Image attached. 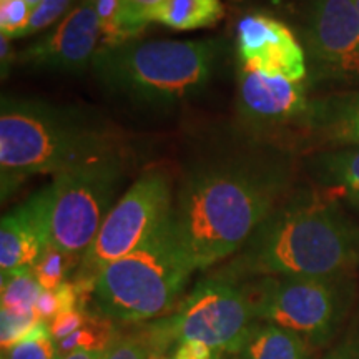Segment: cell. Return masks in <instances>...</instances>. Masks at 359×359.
I'll return each mask as SVG.
<instances>
[{"label": "cell", "mask_w": 359, "mask_h": 359, "mask_svg": "<svg viewBox=\"0 0 359 359\" xmlns=\"http://www.w3.org/2000/svg\"><path fill=\"white\" fill-rule=\"evenodd\" d=\"M290 183L286 156L262 145L195 165L172 208L175 233L191 266L206 269L235 257L285 200Z\"/></svg>", "instance_id": "1"}, {"label": "cell", "mask_w": 359, "mask_h": 359, "mask_svg": "<svg viewBox=\"0 0 359 359\" xmlns=\"http://www.w3.org/2000/svg\"><path fill=\"white\" fill-rule=\"evenodd\" d=\"M359 268V226L320 196L283 200L218 275L236 281L263 276H339Z\"/></svg>", "instance_id": "2"}, {"label": "cell", "mask_w": 359, "mask_h": 359, "mask_svg": "<svg viewBox=\"0 0 359 359\" xmlns=\"http://www.w3.org/2000/svg\"><path fill=\"white\" fill-rule=\"evenodd\" d=\"M120 150L115 130L75 105L4 95L0 103L2 201L39 175H55Z\"/></svg>", "instance_id": "3"}, {"label": "cell", "mask_w": 359, "mask_h": 359, "mask_svg": "<svg viewBox=\"0 0 359 359\" xmlns=\"http://www.w3.org/2000/svg\"><path fill=\"white\" fill-rule=\"evenodd\" d=\"M226 42L148 40L100 47L92 74L107 95L138 109L170 110L200 95L213 82Z\"/></svg>", "instance_id": "4"}, {"label": "cell", "mask_w": 359, "mask_h": 359, "mask_svg": "<svg viewBox=\"0 0 359 359\" xmlns=\"http://www.w3.org/2000/svg\"><path fill=\"white\" fill-rule=\"evenodd\" d=\"M193 271L170 215L145 243L102 269L92 302L97 313L114 323L158 320L175 306Z\"/></svg>", "instance_id": "5"}, {"label": "cell", "mask_w": 359, "mask_h": 359, "mask_svg": "<svg viewBox=\"0 0 359 359\" xmlns=\"http://www.w3.org/2000/svg\"><path fill=\"white\" fill-rule=\"evenodd\" d=\"M243 283L255 320L294 331L313 349L330 346L356 306L354 275L263 276Z\"/></svg>", "instance_id": "6"}, {"label": "cell", "mask_w": 359, "mask_h": 359, "mask_svg": "<svg viewBox=\"0 0 359 359\" xmlns=\"http://www.w3.org/2000/svg\"><path fill=\"white\" fill-rule=\"evenodd\" d=\"M255 321L245 283L213 273L173 313L148 323L138 336L154 354H165L183 341H200L236 356Z\"/></svg>", "instance_id": "7"}, {"label": "cell", "mask_w": 359, "mask_h": 359, "mask_svg": "<svg viewBox=\"0 0 359 359\" xmlns=\"http://www.w3.org/2000/svg\"><path fill=\"white\" fill-rule=\"evenodd\" d=\"M125 173L127 161L118 150L55 175L43 188L47 245L83 258L114 208Z\"/></svg>", "instance_id": "8"}, {"label": "cell", "mask_w": 359, "mask_h": 359, "mask_svg": "<svg viewBox=\"0 0 359 359\" xmlns=\"http://www.w3.org/2000/svg\"><path fill=\"white\" fill-rule=\"evenodd\" d=\"M172 208V178L161 170L142 175L125 191L74 273V283L85 303L92 298L93 283L102 269L145 243L170 218Z\"/></svg>", "instance_id": "9"}, {"label": "cell", "mask_w": 359, "mask_h": 359, "mask_svg": "<svg viewBox=\"0 0 359 359\" xmlns=\"http://www.w3.org/2000/svg\"><path fill=\"white\" fill-rule=\"evenodd\" d=\"M303 47L316 77L359 82V12L353 0H311Z\"/></svg>", "instance_id": "10"}, {"label": "cell", "mask_w": 359, "mask_h": 359, "mask_svg": "<svg viewBox=\"0 0 359 359\" xmlns=\"http://www.w3.org/2000/svg\"><path fill=\"white\" fill-rule=\"evenodd\" d=\"M309 109L306 82L266 77L238 65L236 115L248 133L263 137L288 125L304 127Z\"/></svg>", "instance_id": "11"}, {"label": "cell", "mask_w": 359, "mask_h": 359, "mask_svg": "<svg viewBox=\"0 0 359 359\" xmlns=\"http://www.w3.org/2000/svg\"><path fill=\"white\" fill-rule=\"evenodd\" d=\"M100 35L97 0H83L52 32L24 48L17 64L39 72L80 75L92 70Z\"/></svg>", "instance_id": "12"}, {"label": "cell", "mask_w": 359, "mask_h": 359, "mask_svg": "<svg viewBox=\"0 0 359 359\" xmlns=\"http://www.w3.org/2000/svg\"><path fill=\"white\" fill-rule=\"evenodd\" d=\"M238 65L266 77L306 82L308 58L293 30L275 17L248 13L236 27Z\"/></svg>", "instance_id": "13"}, {"label": "cell", "mask_w": 359, "mask_h": 359, "mask_svg": "<svg viewBox=\"0 0 359 359\" xmlns=\"http://www.w3.org/2000/svg\"><path fill=\"white\" fill-rule=\"evenodd\" d=\"M45 193L43 188L30 196L25 203L4 215L0 223V271L2 276L32 268L42 250L45 240Z\"/></svg>", "instance_id": "14"}, {"label": "cell", "mask_w": 359, "mask_h": 359, "mask_svg": "<svg viewBox=\"0 0 359 359\" xmlns=\"http://www.w3.org/2000/svg\"><path fill=\"white\" fill-rule=\"evenodd\" d=\"M304 128L327 145L359 147V92L313 102Z\"/></svg>", "instance_id": "15"}, {"label": "cell", "mask_w": 359, "mask_h": 359, "mask_svg": "<svg viewBox=\"0 0 359 359\" xmlns=\"http://www.w3.org/2000/svg\"><path fill=\"white\" fill-rule=\"evenodd\" d=\"M238 359H313V348L303 336L273 323L250 326Z\"/></svg>", "instance_id": "16"}, {"label": "cell", "mask_w": 359, "mask_h": 359, "mask_svg": "<svg viewBox=\"0 0 359 359\" xmlns=\"http://www.w3.org/2000/svg\"><path fill=\"white\" fill-rule=\"evenodd\" d=\"M314 173L359 210V147L327 150L314 158Z\"/></svg>", "instance_id": "17"}, {"label": "cell", "mask_w": 359, "mask_h": 359, "mask_svg": "<svg viewBox=\"0 0 359 359\" xmlns=\"http://www.w3.org/2000/svg\"><path fill=\"white\" fill-rule=\"evenodd\" d=\"M223 15L222 0H165L155 11L151 22L172 30L190 32L217 25Z\"/></svg>", "instance_id": "18"}, {"label": "cell", "mask_w": 359, "mask_h": 359, "mask_svg": "<svg viewBox=\"0 0 359 359\" xmlns=\"http://www.w3.org/2000/svg\"><path fill=\"white\" fill-rule=\"evenodd\" d=\"M42 286L32 268L2 276V309L13 314H34Z\"/></svg>", "instance_id": "19"}, {"label": "cell", "mask_w": 359, "mask_h": 359, "mask_svg": "<svg viewBox=\"0 0 359 359\" xmlns=\"http://www.w3.org/2000/svg\"><path fill=\"white\" fill-rule=\"evenodd\" d=\"M165 0H118L115 17V32L110 45H118L135 39L151 24V17ZM105 45V47H110Z\"/></svg>", "instance_id": "20"}, {"label": "cell", "mask_w": 359, "mask_h": 359, "mask_svg": "<svg viewBox=\"0 0 359 359\" xmlns=\"http://www.w3.org/2000/svg\"><path fill=\"white\" fill-rule=\"evenodd\" d=\"M80 262L82 257H74L47 245L32 266V271L42 290H55L65 283L70 273L77 271Z\"/></svg>", "instance_id": "21"}, {"label": "cell", "mask_w": 359, "mask_h": 359, "mask_svg": "<svg viewBox=\"0 0 359 359\" xmlns=\"http://www.w3.org/2000/svg\"><path fill=\"white\" fill-rule=\"evenodd\" d=\"M2 359H60L57 343L52 338L50 325L39 321L19 344L2 351Z\"/></svg>", "instance_id": "22"}, {"label": "cell", "mask_w": 359, "mask_h": 359, "mask_svg": "<svg viewBox=\"0 0 359 359\" xmlns=\"http://www.w3.org/2000/svg\"><path fill=\"white\" fill-rule=\"evenodd\" d=\"M321 359H359V302L351 316Z\"/></svg>", "instance_id": "23"}, {"label": "cell", "mask_w": 359, "mask_h": 359, "mask_svg": "<svg viewBox=\"0 0 359 359\" xmlns=\"http://www.w3.org/2000/svg\"><path fill=\"white\" fill-rule=\"evenodd\" d=\"M72 2H74V0H42V2L34 8L32 13H30V19L27 22L25 29L22 30L19 39L42 32L43 29L55 24V22L69 11Z\"/></svg>", "instance_id": "24"}, {"label": "cell", "mask_w": 359, "mask_h": 359, "mask_svg": "<svg viewBox=\"0 0 359 359\" xmlns=\"http://www.w3.org/2000/svg\"><path fill=\"white\" fill-rule=\"evenodd\" d=\"M40 320L34 314H13L2 309V333H0V344L2 351H7L19 344L30 331L34 330Z\"/></svg>", "instance_id": "25"}, {"label": "cell", "mask_w": 359, "mask_h": 359, "mask_svg": "<svg viewBox=\"0 0 359 359\" xmlns=\"http://www.w3.org/2000/svg\"><path fill=\"white\" fill-rule=\"evenodd\" d=\"M30 13H32V8L27 6L25 0L0 2V32H2V37L8 40L19 39L30 19Z\"/></svg>", "instance_id": "26"}, {"label": "cell", "mask_w": 359, "mask_h": 359, "mask_svg": "<svg viewBox=\"0 0 359 359\" xmlns=\"http://www.w3.org/2000/svg\"><path fill=\"white\" fill-rule=\"evenodd\" d=\"M150 348L138 333L116 336V339L103 353V359H150Z\"/></svg>", "instance_id": "27"}, {"label": "cell", "mask_w": 359, "mask_h": 359, "mask_svg": "<svg viewBox=\"0 0 359 359\" xmlns=\"http://www.w3.org/2000/svg\"><path fill=\"white\" fill-rule=\"evenodd\" d=\"M88 313L90 311H87V309H74V311L60 314L52 323H48L50 325L52 338L55 339V343L65 339L67 336L74 334L75 331L82 330L88 321Z\"/></svg>", "instance_id": "28"}, {"label": "cell", "mask_w": 359, "mask_h": 359, "mask_svg": "<svg viewBox=\"0 0 359 359\" xmlns=\"http://www.w3.org/2000/svg\"><path fill=\"white\" fill-rule=\"evenodd\" d=\"M34 313L40 321H45V323H52L55 318L65 313L64 304H62L60 294H58L57 288L42 290V293H40L37 299V304H35Z\"/></svg>", "instance_id": "29"}, {"label": "cell", "mask_w": 359, "mask_h": 359, "mask_svg": "<svg viewBox=\"0 0 359 359\" xmlns=\"http://www.w3.org/2000/svg\"><path fill=\"white\" fill-rule=\"evenodd\" d=\"M118 11V0H97V13L100 19L103 43L100 47L110 45L115 32V17Z\"/></svg>", "instance_id": "30"}, {"label": "cell", "mask_w": 359, "mask_h": 359, "mask_svg": "<svg viewBox=\"0 0 359 359\" xmlns=\"http://www.w3.org/2000/svg\"><path fill=\"white\" fill-rule=\"evenodd\" d=\"M215 349L200 341H183L173 349L172 359H215Z\"/></svg>", "instance_id": "31"}, {"label": "cell", "mask_w": 359, "mask_h": 359, "mask_svg": "<svg viewBox=\"0 0 359 359\" xmlns=\"http://www.w3.org/2000/svg\"><path fill=\"white\" fill-rule=\"evenodd\" d=\"M11 40L2 37L0 39V47H2V77L6 79L7 74H8V69H11V65L13 64V55H12V47H11Z\"/></svg>", "instance_id": "32"}, {"label": "cell", "mask_w": 359, "mask_h": 359, "mask_svg": "<svg viewBox=\"0 0 359 359\" xmlns=\"http://www.w3.org/2000/svg\"><path fill=\"white\" fill-rule=\"evenodd\" d=\"M105 351H87V349H77V351L67 354L62 359H103Z\"/></svg>", "instance_id": "33"}, {"label": "cell", "mask_w": 359, "mask_h": 359, "mask_svg": "<svg viewBox=\"0 0 359 359\" xmlns=\"http://www.w3.org/2000/svg\"><path fill=\"white\" fill-rule=\"evenodd\" d=\"M40 2H42V0H25V4H27V6H29L30 8H32V11H34V8L35 7H37L39 6V4Z\"/></svg>", "instance_id": "34"}, {"label": "cell", "mask_w": 359, "mask_h": 359, "mask_svg": "<svg viewBox=\"0 0 359 359\" xmlns=\"http://www.w3.org/2000/svg\"><path fill=\"white\" fill-rule=\"evenodd\" d=\"M150 359H172V358H165V354H150Z\"/></svg>", "instance_id": "35"}, {"label": "cell", "mask_w": 359, "mask_h": 359, "mask_svg": "<svg viewBox=\"0 0 359 359\" xmlns=\"http://www.w3.org/2000/svg\"><path fill=\"white\" fill-rule=\"evenodd\" d=\"M354 2V6H356V8H358V12H359V0H353Z\"/></svg>", "instance_id": "36"}, {"label": "cell", "mask_w": 359, "mask_h": 359, "mask_svg": "<svg viewBox=\"0 0 359 359\" xmlns=\"http://www.w3.org/2000/svg\"><path fill=\"white\" fill-rule=\"evenodd\" d=\"M0 2H6V0H0Z\"/></svg>", "instance_id": "37"}]
</instances>
